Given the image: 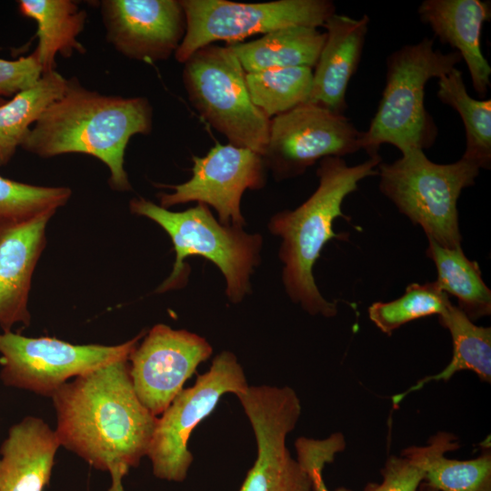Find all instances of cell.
Listing matches in <instances>:
<instances>
[{"instance_id": "obj_32", "label": "cell", "mask_w": 491, "mask_h": 491, "mask_svg": "<svg viewBox=\"0 0 491 491\" xmlns=\"http://www.w3.org/2000/svg\"><path fill=\"white\" fill-rule=\"evenodd\" d=\"M297 461L304 471L308 475L313 491H329L324 482L322 472L325 466L332 463L331 455L320 447H311L303 451L297 457ZM373 483H369L364 491H372ZM336 491H352L344 486Z\"/></svg>"}, {"instance_id": "obj_26", "label": "cell", "mask_w": 491, "mask_h": 491, "mask_svg": "<svg viewBox=\"0 0 491 491\" xmlns=\"http://www.w3.org/2000/svg\"><path fill=\"white\" fill-rule=\"evenodd\" d=\"M312 78L313 69L306 66L246 73L252 102L269 119L306 103Z\"/></svg>"}, {"instance_id": "obj_31", "label": "cell", "mask_w": 491, "mask_h": 491, "mask_svg": "<svg viewBox=\"0 0 491 491\" xmlns=\"http://www.w3.org/2000/svg\"><path fill=\"white\" fill-rule=\"evenodd\" d=\"M42 75L35 51L15 60L0 59V97H13L35 85Z\"/></svg>"}, {"instance_id": "obj_35", "label": "cell", "mask_w": 491, "mask_h": 491, "mask_svg": "<svg viewBox=\"0 0 491 491\" xmlns=\"http://www.w3.org/2000/svg\"><path fill=\"white\" fill-rule=\"evenodd\" d=\"M7 99L0 97V105L5 103Z\"/></svg>"}, {"instance_id": "obj_18", "label": "cell", "mask_w": 491, "mask_h": 491, "mask_svg": "<svg viewBox=\"0 0 491 491\" xmlns=\"http://www.w3.org/2000/svg\"><path fill=\"white\" fill-rule=\"evenodd\" d=\"M417 12L441 43L458 52L467 65L475 91L485 96L490 87L491 66L481 50V32L483 24L491 17L490 2L425 0Z\"/></svg>"}, {"instance_id": "obj_5", "label": "cell", "mask_w": 491, "mask_h": 491, "mask_svg": "<svg viewBox=\"0 0 491 491\" xmlns=\"http://www.w3.org/2000/svg\"><path fill=\"white\" fill-rule=\"evenodd\" d=\"M130 211L158 224L170 236L175 262L170 276L156 290L165 292L180 286L186 279L184 260L201 256L212 261L226 280V294L238 303L249 292V276L259 263L262 237L249 235L242 227L217 222L205 204L183 212H172L145 198H134Z\"/></svg>"}, {"instance_id": "obj_6", "label": "cell", "mask_w": 491, "mask_h": 491, "mask_svg": "<svg viewBox=\"0 0 491 491\" xmlns=\"http://www.w3.org/2000/svg\"><path fill=\"white\" fill-rule=\"evenodd\" d=\"M480 168L460 158L436 164L423 150L402 154L390 164L378 165L379 189L398 211L420 225L427 238L441 246H461L457 201L462 190L475 184Z\"/></svg>"}, {"instance_id": "obj_1", "label": "cell", "mask_w": 491, "mask_h": 491, "mask_svg": "<svg viewBox=\"0 0 491 491\" xmlns=\"http://www.w3.org/2000/svg\"><path fill=\"white\" fill-rule=\"evenodd\" d=\"M51 398L60 446L91 466L135 467L146 456L157 417L138 399L128 359L75 377Z\"/></svg>"}, {"instance_id": "obj_25", "label": "cell", "mask_w": 491, "mask_h": 491, "mask_svg": "<svg viewBox=\"0 0 491 491\" xmlns=\"http://www.w3.org/2000/svg\"><path fill=\"white\" fill-rule=\"evenodd\" d=\"M437 97L460 115L466 131V148L462 158L479 168L491 165V100L469 95L462 72L456 67L438 78Z\"/></svg>"}, {"instance_id": "obj_28", "label": "cell", "mask_w": 491, "mask_h": 491, "mask_svg": "<svg viewBox=\"0 0 491 491\" xmlns=\"http://www.w3.org/2000/svg\"><path fill=\"white\" fill-rule=\"evenodd\" d=\"M449 303V296L438 288L435 281L414 283L396 300L373 303L368 307V316L381 332L390 336L406 323L441 315Z\"/></svg>"}, {"instance_id": "obj_24", "label": "cell", "mask_w": 491, "mask_h": 491, "mask_svg": "<svg viewBox=\"0 0 491 491\" xmlns=\"http://www.w3.org/2000/svg\"><path fill=\"white\" fill-rule=\"evenodd\" d=\"M66 85L67 79L54 71L0 105V166L11 161L33 125Z\"/></svg>"}, {"instance_id": "obj_34", "label": "cell", "mask_w": 491, "mask_h": 491, "mask_svg": "<svg viewBox=\"0 0 491 491\" xmlns=\"http://www.w3.org/2000/svg\"><path fill=\"white\" fill-rule=\"evenodd\" d=\"M419 486H420V488L417 491H438V490L427 486L425 483L421 484Z\"/></svg>"}, {"instance_id": "obj_20", "label": "cell", "mask_w": 491, "mask_h": 491, "mask_svg": "<svg viewBox=\"0 0 491 491\" xmlns=\"http://www.w3.org/2000/svg\"><path fill=\"white\" fill-rule=\"evenodd\" d=\"M19 13L37 25V55L43 75L55 71L57 55L70 57L83 55L85 46L78 36L85 28L86 12L72 0H19Z\"/></svg>"}, {"instance_id": "obj_23", "label": "cell", "mask_w": 491, "mask_h": 491, "mask_svg": "<svg viewBox=\"0 0 491 491\" xmlns=\"http://www.w3.org/2000/svg\"><path fill=\"white\" fill-rule=\"evenodd\" d=\"M426 256L436 268L435 281L448 296L457 299L458 308L472 321L491 313V291L486 286L477 262L469 260L462 247L448 248L427 238Z\"/></svg>"}, {"instance_id": "obj_21", "label": "cell", "mask_w": 491, "mask_h": 491, "mask_svg": "<svg viewBox=\"0 0 491 491\" xmlns=\"http://www.w3.org/2000/svg\"><path fill=\"white\" fill-rule=\"evenodd\" d=\"M326 40V33L311 26H289L262 37L228 46L246 73L272 68H314Z\"/></svg>"}, {"instance_id": "obj_22", "label": "cell", "mask_w": 491, "mask_h": 491, "mask_svg": "<svg viewBox=\"0 0 491 491\" xmlns=\"http://www.w3.org/2000/svg\"><path fill=\"white\" fill-rule=\"evenodd\" d=\"M439 322L451 336L453 356L449 364L439 373L419 380L406 391L392 397L399 404L409 393L421 389L431 381H447L456 373L470 370L486 382L491 381V328L473 323L457 306L447 305L439 315Z\"/></svg>"}, {"instance_id": "obj_10", "label": "cell", "mask_w": 491, "mask_h": 491, "mask_svg": "<svg viewBox=\"0 0 491 491\" xmlns=\"http://www.w3.org/2000/svg\"><path fill=\"white\" fill-rule=\"evenodd\" d=\"M145 336L116 346L75 345L55 337L0 334V379L5 386L52 396L69 378L129 359Z\"/></svg>"}, {"instance_id": "obj_17", "label": "cell", "mask_w": 491, "mask_h": 491, "mask_svg": "<svg viewBox=\"0 0 491 491\" xmlns=\"http://www.w3.org/2000/svg\"><path fill=\"white\" fill-rule=\"evenodd\" d=\"M369 21L366 15L356 19L336 13L326 19L322 25L326 40L306 103L344 115L346 93L361 60Z\"/></svg>"}, {"instance_id": "obj_13", "label": "cell", "mask_w": 491, "mask_h": 491, "mask_svg": "<svg viewBox=\"0 0 491 491\" xmlns=\"http://www.w3.org/2000/svg\"><path fill=\"white\" fill-rule=\"evenodd\" d=\"M192 177L185 183L166 185L173 193L159 195L160 206L168 208L188 202L213 206L220 224L242 227L240 202L246 189L265 185L261 155L232 144H215L205 156H193Z\"/></svg>"}, {"instance_id": "obj_8", "label": "cell", "mask_w": 491, "mask_h": 491, "mask_svg": "<svg viewBox=\"0 0 491 491\" xmlns=\"http://www.w3.org/2000/svg\"><path fill=\"white\" fill-rule=\"evenodd\" d=\"M180 1L185 15L186 29L175 56L182 64L198 49L216 41L238 43L253 35H265L289 26L317 28L336 13V5L329 0H277L265 3Z\"/></svg>"}, {"instance_id": "obj_16", "label": "cell", "mask_w": 491, "mask_h": 491, "mask_svg": "<svg viewBox=\"0 0 491 491\" xmlns=\"http://www.w3.org/2000/svg\"><path fill=\"white\" fill-rule=\"evenodd\" d=\"M55 213L0 224V327L30 325L28 296L37 261L45 246V228Z\"/></svg>"}, {"instance_id": "obj_3", "label": "cell", "mask_w": 491, "mask_h": 491, "mask_svg": "<svg viewBox=\"0 0 491 491\" xmlns=\"http://www.w3.org/2000/svg\"><path fill=\"white\" fill-rule=\"evenodd\" d=\"M380 164L379 155L352 166L343 157L321 159L316 191L295 210L275 215L268 224L270 231L282 238L279 256L285 266L282 278L286 291L311 315L333 317L337 313L336 304L319 292L313 267L330 239H346V235L334 232V221L337 217L350 220L342 212L344 199L357 189L361 180L377 175Z\"/></svg>"}, {"instance_id": "obj_19", "label": "cell", "mask_w": 491, "mask_h": 491, "mask_svg": "<svg viewBox=\"0 0 491 491\" xmlns=\"http://www.w3.org/2000/svg\"><path fill=\"white\" fill-rule=\"evenodd\" d=\"M59 446L55 431L39 417L12 426L0 447V491H43Z\"/></svg>"}, {"instance_id": "obj_30", "label": "cell", "mask_w": 491, "mask_h": 491, "mask_svg": "<svg viewBox=\"0 0 491 491\" xmlns=\"http://www.w3.org/2000/svg\"><path fill=\"white\" fill-rule=\"evenodd\" d=\"M425 484L438 491H491V453L469 460L441 456L426 469Z\"/></svg>"}, {"instance_id": "obj_9", "label": "cell", "mask_w": 491, "mask_h": 491, "mask_svg": "<svg viewBox=\"0 0 491 491\" xmlns=\"http://www.w3.org/2000/svg\"><path fill=\"white\" fill-rule=\"evenodd\" d=\"M248 387L244 370L228 351L217 355L210 369L197 376L195 385L182 391L156 418L146 456L154 475L160 479L182 482L193 462L187 444L195 426L227 393L237 396Z\"/></svg>"}, {"instance_id": "obj_15", "label": "cell", "mask_w": 491, "mask_h": 491, "mask_svg": "<svg viewBox=\"0 0 491 491\" xmlns=\"http://www.w3.org/2000/svg\"><path fill=\"white\" fill-rule=\"evenodd\" d=\"M100 10L106 41L133 60H167L185 34L180 0H103Z\"/></svg>"}, {"instance_id": "obj_11", "label": "cell", "mask_w": 491, "mask_h": 491, "mask_svg": "<svg viewBox=\"0 0 491 491\" xmlns=\"http://www.w3.org/2000/svg\"><path fill=\"white\" fill-rule=\"evenodd\" d=\"M249 419L257 456L239 491H313L308 475L286 446L301 414L296 393L289 386H248L236 396Z\"/></svg>"}, {"instance_id": "obj_29", "label": "cell", "mask_w": 491, "mask_h": 491, "mask_svg": "<svg viewBox=\"0 0 491 491\" xmlns=\"http://www.w3.org/2000/svg\"><path fill=\"white\" fill-rule=\"evenodd\" d=\"M66 186H43L0 175V224L24 222L45 213H55L71 197Z\"/></svg>"}, {"instance_id": "obj_27", "label": "cell", "mask_w": 491, "mask_h": 491, "mask_svg": "<svg viewBox=\"0 0 491 491\" xmlns=\"http://www.w3.org/2000/svg\"><path fill=\"white\" fill-rule=\"evenodd\" d=\"M459 447L455 435L438 432L426 446H412L400 456H389L381 470L383 481L373 483L372 491H417L431 462Z\"/></svg>"}, {"instance_id": "obj_4", "label": "cell", "mask_w": 491, "mask_h": 491, "mask_svg": "<svg viewBox=\"0 0 491 491\" xmlns=\"http://www.w3.org/2000/svg\"><path fill=\"white\" fill-rule=\"evenodd\" d=\"M462 61L456 51L434 48V39L424 38L396 50L386 58V85L369 127L362 132V149L377 155L383 144L401 154L430 147L437 127L425 107V87L432 78L448 74Z\"/></svg>"}, {"instance_id": "obj_12", "label": "cell", "mask_w": 491, "mask_h": 491, "mask_svg": "<svg viewBox=\"0 0 491 491\" xmlns=\"http://www.w3.org/2000/svg\"><path fill=\"white\" fill-rule=\"evenodd\" d=\"M362 149V132L344 115L304 103L270 120L265 165L277 180L302 175L316 161Z\"/></svg>"}, {"instance_id": "obj_2", "label": "cell", "mask_w": 491, "mask_h": 491, "mask_svg": "<svg viewBox=\"0 0 491 491\" xmlns=\"http://www.w3.org/2000/svg\"><path fill=\"white\" fill-rule=\"evenodd\" d=\"M152 127L153 107L146 97L103 95L72 77L33 125L21 148L42 158L92 155L108 167L110 186L124 192L132 189L124 167L129 140L149 135Z\"/></svg>"}, {"instance_id": "obj_7", "label": "cell", "mask_w": 491, "mask_h": 491, "mask_svg": "<svg viewBox=\"0 0 491 491\" xmlns=\"http://www.w3.org/2000/svg\"><path fill=\"white\" fill-rule=\"evenodd\" d=\"M184 65V86L201 116L230 144L263 155L271 119L252 102L246 72L231 48L206 45Z\"/></svg>"}, {"instance_id": "obj_14", "label": "cell", "mask_w": 491, "mask_h": 491, "mask_svg": "<svg viewBox=\"0 0 491 491\" xmlns=\"http://www.w3.org/2000/svg\"><path fill=\"white\" fill-rule=\"evenodd\" d=\"M212 352L210 344L196 334L155 325L128 359L140 402L155 416L161 415Z\"/></svg>"}, {"instance_id": "obj_33", "label": "cell", "mask_w": 491, "mask_h": 491, "mask_svg": "<svg viewBox=\"0 0 491 491\" xmlns=\"http://www.w3.org/2000/svg\"><path fill=\"white\" fill-rule=\"evenodd\" d=\"M129 468L125 466H115L109 470L112 483L108 491H125L123 486V477L128 473Z\"/></svg>"}]
</instances>
